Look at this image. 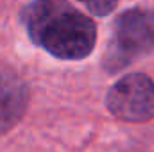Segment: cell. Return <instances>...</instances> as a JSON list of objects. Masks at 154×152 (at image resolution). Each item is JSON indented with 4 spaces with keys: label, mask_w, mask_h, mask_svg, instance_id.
<instances>
[{
    "label": "cell",
    "mask_w": 154,
    "mask_h": 152,
    "mask_svg": "<svg viewBox=\"0 0 154 152\" xmlns=\"http://www.w3.org/2000/svg\"><path fill=\"white\" fill-rule=\"evenodd\" d=\"M109 113L124 122H147L154 118V81L145 74L122 77L106 97Z\"/></svg>",
    "instance_id": "cell-3"
},
{
    "label": "cell",
    "mask_w": 154,
    "mask_h": 152,
    "mask_svg": "<svg viewBox=\"0 0 154 152\" xmlns=\"http://www.w3.org/2000/svg\"><path fill=\"white\" fill-rule=\"evenodd\" d=\"M79 2L84 4L86 9L95 16H106L116 7L118 0H79Z\"/></svg>",
    "instance_id": "cell-5"
},
{
    "label": "cell",
    "mask_w": 154,
    "mask_h": 152,
    "mask_svg": "<svg viewBox=\"0 0 154 152\" xmlns=\"http://www.w3.org/2000/svg\"><path fill=\"white\" fill-rule=\"evenodd\" d=\"M22 23L32 43L57 59H84L97 43L93 20L68 0L31 2L22 11Z\"/></svg>",
    "instance_id": "cell-1"
},
{
    "label": "cell",
    "mask_w": 154,
    "mask_h": 152,
    "mask_svg": "<svg viewBox=\"0 0 154 152\" xmlns=\"http://www.w3.org/2000/svg\"><path fill=\"white\" fill-rule=\"evenodd\" d=\"M154 52V11L129 9L113 22V36L104 56V68L118 72L138 57Z\"/></svg>",
    "instance_id": "cell-2"
},
{
    "label": "cell",
    "mask_w": 154,
    "mask_h": 152,
    "mask_svg": "<svg viewBox=\"0 0 154 152\" xmlns=\"http://www.w3.org/2000/svg\"><path fill=\"white\" fill-rule=\"evenodd\" d=\"M27 102L29 91L22 77L0 65V132H7L22 120Z\"/></svg>",
    "instance_id": "cell-4"
}]
</instances>
